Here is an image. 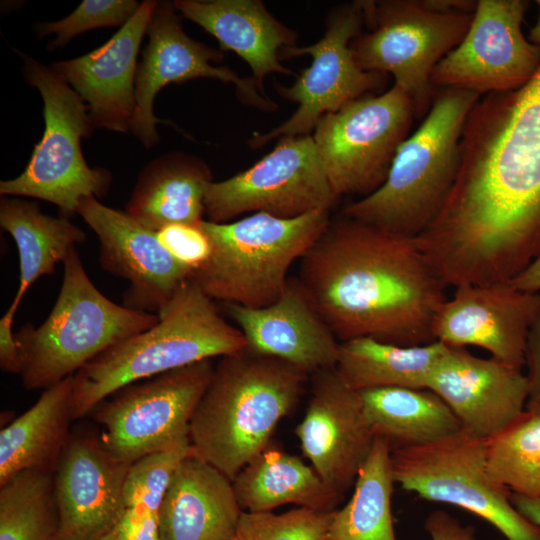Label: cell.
<instances>
[{
  "label": "cell",
  "instance_id": "obj_1",
  "mask_svg": "<svg viewBox=\"0 0 540 540\" xmlns=\"http://www.w3.org/2000/svg\"><path fill=\"white\" fill-rule=\"evenodd\" d=\"M299 261L297 280L340 343L361 337L400 346L436 341L433 320L446 284L417 237L342 214L330 218Z\"/></svg>",
  "mask_w": 540,
  "mask_h": 540
},
{
  "label": "cell",
  "instance_id": "obj_2",
  "mask_svg": "<svg viewBox=\"0 0 540 540\" xmlns=\"http://www.w3.org/2000/svg\"><path fill=\"white\" fill-rule=\"evenodd\" d=\"M309 375L248 347L219 358L190 422L193 454L231 481L268 445Z\"/></svg>",
  "mask_w": 540,
  "mask_h": 540
},
{
  "label": "cell",
  "instance_id": "obj_3",
  "mask_svg": "<svg viewBox=\"0 0 540 540\" xmlns=\"http://www.w3.org/2000/svg\"><path fill=\"white\" fill-rule=\"evenodd\" d=\"M158 316L157 324L111 346L73 375L75 420L127 385L247 347L242 332L189 279Z\"/></svg>",
  "mask_w": 540,
  "mask_h": 540
},
{
  "label": "cell",
  "instance_id": "obj_4",
  "mask_svg": "<svg viewBox=\"0 0 540 540\" xmlns=\"http://www.w3.org/2000/svg\"><path fill=\"white\" fill-rule=\"evenodd\" d=\"M480 97L439 89L423 122L399 147L383 185L345 206L342 214L392 233L420 236L455 183L463 127Z\"/></svg>",
  "mask_w": 540,
  "mask_h": 540
},
{
  "label": "cell",
  "instance_id": "obj_5",
  "mask_svg": "<svg viewBox=\"0 0 540 540\" xmlns=\"http://www.w3.org/2000/svg\"><path fill=\"white\" fill-rule=\"evenodd\" d=\"M63 266L61 288L46 320L37 327L28 322L15 333L19 375L27 390L59 383L111 346L159 321L158 314L116 304L100 292L76 247Z\"/></svg>",
  "mask_w": 540,
  "mask_h": 540
},
{
  "label": "cell",
  "instance_id": "obj_6",
  "mask_svg": "<svg viewBox=\"0 0 540 540\" xmlns=\"http://www.w3.org/2000/svg\"><path fill=\"white\" fill-rule=\"evenodd\" d=\"M328 210L296 218L253 213L233 222H200L210 251L188 279L212 300L263 308L283 293L294 261L326 228Z\"/></svg>",
  "mask_w": 540,
  "mask_h": 540
},
{
  "label": "cell",
  "instance_id": "obj_7",
  "mask_svg": "<svg viewBox=\"0 0 540 540\" xmlns=\"http://www.w3.org/2000/svg\"><path fill=\"white\" fill-rule=\"evenodd\" d=\"M20 55L27 83L42 96L45 129L25 170L0 182V195L48 201L68 218L83 198L105 196L112 176L103 168H90L82 154L81 139L95 128L84 101L52 68Z\"/></svg>",
  "mask_w": 540,
  "mask_h": 540
},
{
  "label": "cell",
  "instance_id": "obj_8",
  "mask_svg": "<svg viewBox=\"0 0 540 540\" xmlns=\"http://www.w3.org/2000/svg\"><path fill=\"white\" fill-rule=\"evenodd\" d=\"M368 31L350 43L365 71L391 74L413 99L417 117L426 116L435 94L436 65L464 38L473 13L444 11L428 0H361Z\"/></svg>",
  "mask_w": 540,
  "mask_h": 540
},
{
  "label": "cell",
  "instance_id": "obj_9",
  "mask_svg": "<svg viewBox=\"0 0 540 540\" xmlns=\"http://www.w3.org/2000/svg\"><path fill=\"white\" fill-rule=\"evenodd\" d=\"M488 440L463 429L436 441L391 453L395 483L420 498L465 509L507 540H540V527L513 505L511 491L490 473Z\"/></svg>",
  "mask_w": 540,
  "mask_h": 540
},
{
  "label": "cell",
  "instance_id": "obj_10",
  "mask_svg": "<svg viewBox=\"0 0 540 540\" xmlns=\"http://www.w3.org/2000/svg\"><path fill=\"white\" fill-rule=\"evenodd\" d=\"M416 117L412 97L395 84L321 117L312 137L335 196L379 189Z\"/></svg>",
  "mask_w": 540,
  "mask_h": 540
},
{
  "label": "cell",
  "instance_id": "obj_11",
  "mask_svg": "<svg viewBox=\"0 0 540 540\" xmlns=\"http://www.w3.org/2000/svg\"><path fill=\"white\" fill-rule=\"evenodd\" d=\"M214 367L212 359L203 360L127 385L101 401L88 415L101 426L104 446L131 465L190 442V422Z\"/></svg>",
  "mask_w": 540,
  "mask_h": 540
},
{
  "label": "cell",
  "instance_id": "obj_12",
  "mask_svg": "<svg viewBox=\"0 0 540 540\" xmlns=\"http://www.w3.org/2000/svg\"><path fill=\"white\" fill-rule=\"evenodd\" d=\"M363 23L361 0L341 4L327 16L326 30L320 40L281 50V60L309 55L312 62L291 86L274 84L283 98L298 107L279 126L263 134L255 133L248 140L252 149L263 147L275 138L308 135L324 115L384 86L387 75L363 70L352 54L350 43L362 32Z\"/></svg>",
  "mask_w": 540,
  "mask_h": 540
},
{
  "label": "cell",
  "instance_id": "obj_13",
  "mask_svg": "<svg viewBox=\"0 0 540 540\" xmlns=\"http://www.w3.org/2000/svg\"><path fill=\"white\" fill-rule=\"evenodd\" d=\"M337 199L308 134L279 138L273 150L250 168L209 183L204 209L207 220L215 223L247 212L296 218L329 211Z\"/></svg>",
  "mask_w": 540,
  "mask_h": 540
},
{
  "label": "cell",
  "instance_id": "obj_14",
  "mask_svg": "<svg viewBox=\"0 0 540 540\" xmlns=\"http://www.w3.org/2000/svg\"><path fill=\"white\" fill-rule=\"evenodd\" d=\"M529 2L479 0L457 47L434 68V89H459L479 96L524 85L540 66V48L522 32Z\"/></svg>",
  "mask_w": 540,
  "mask_h": 540
},
{
  "label": "cell",
  "instance_id": "obj_15",
  "mask_svg": "<svg viewBox=\"0 0 540 540\" xmlns=\"http://www.w3.org/2000/svg\"><path fill=\"white\" fill-rule=\"evenodd\" d=\"M180 13L170 1H158L147 27L148 44L138 64L135 81L136 109L130 125L132 134L146 147L159 141L153 103L161 88L198 78L232 83L245 104L270 112L278 105L261 93L252 77L241 78L227 66H214L223 52L190 38L183 30Z\"/></svg>",
  "mask_w": 540,
  "mask_h": 540
},
{
  "label": "cell",
  "instance_id": "obj_16",
  "mask_svg": "<svg viewBox=\"0 0 540 540\" xmlns=\"http://www.w3.org/2000/svg\"><path fill=\"white\" fill-rule=\"evenodd\" d=\"M99 241V263L129 282L123 305L158 314L190 270L162 244L158 233L125 211L105 206L94 197L83 198L76 210Z\"/></svg>",
  "mask_w": 540,
  "mask_h": 540
},
{
  "label": "cell",
  "instance_id": "obj_17",
  "mask_svg": "<svg viewBox=\"0 0 540 540\" xmlns=\"http://www.w3.org/2000/svg\"><path fill=\"white\" fill-rule=\"evenodd\" d=\"M539 307V293L517 290L508 282L460 285L438 308L433 336L448 347H480L493 359L522 369Z\"/></svg>",
  "mask_w": 540,
  "mask_h": 540
},
{
  "label": "cell",
  "instance_id": "obj_18",
  "mask_svg": "<svg viewBox=\"0 0 540 540\" xmlns=\"http://www.w3.org/2000/svg\"><path fill=\"white\" fill-rule=\"evenodd\" d=\"M295 434L311 466L340 498L354 485L375 439L360 393L336 368L312 374L310 400Z\"/></svg>",
  "mask_w": 540,
  "mask_h": 540
},
{
  "label": "cell",
  "instance_id": "obj_19",
  "mask_svg": "<svg viewBox=\"0 0 540 540\" xmlns=\"http://www.w3.org/2000/svg\"><path fill=\"white\" fill-rule=\"evenodd\" d=\"M130 465L116 458L100 434L73 430L54 473L60 516L57 540H100L124 512Z\"/></svg>",
  "mask_w": 540,
  "mask_h": 540
},
{
  "label": "cell",
  "instance_id": "obj_20",
  "mask_svg": "<svg viewBox=\"0 0 540 540\" xmlns=\"http://www.w3.org/2000/svg\"><path fill=\"white\" fill-rule=\"evenodd\" d=\"M427 388L450 407L461 428L485 440L499 434L526 409L528 382L522 369L448 347Z\"/></svg>",
  "mask_w": 540,
  "mask_h": 540
},
{
  "label": "cell",
  "instance_id": "obj_21",
  "mask_svg": "<svg viewBox=\"0 0 540 540\" xmlns=\"http://www.w3.org/2000/svg\"><path fill=\"white\" fill-rule=\"evenodd\" d=\"M158 1L145 0L102 46L51 66L84 101L95 127L130 131L136 109L137 57Z\"/></svg>",
  "mask_w": 540,
  "mask_h": 540
},
{
  "label": "cell",
  "instance_id": "obj_22",
  "mask_svg": "<svg viewBox=\"0 0 540 540\" xmlns=\"http://www.w3.org/2000/svg\"><path fill=\"white\" fill-rule=\"evenodd\" d=\"M247 347L283 360L307 375L336 368L340 342L313 308L297 279L263 308L222 303Z\"/></svg>",
  "mask_w": 540,
  "mask_h": 540
},
{
  "label": "cell",
  "instance_id": "obj_23",
  "mask_svg": "<svg viewBox=\"0 0 540 540\" xmlns=\"http://www.w3.org/2000/svg\"><path fill=\"white\" fill-rule=\"evenodd\" d=\"M243 510L232 481L191 453L178 466L158 511L161 540H233Z\"/></svg>",
  "mask_w": 540,
  "mask_h": 540
},
{
  "label": "cell",
  "instance_id": "obj_24",
  "mask_svg": "<svg viewBox=\"0 0 540 540\" xmlns=\"http://www.w3.org/2000/svg\"><path fill=\"white\" fill-rule=\"evenodd\" d=\"M185 18L213 35L220 50L233 51L251 68L260 92L270 73L292 75L280 62L282 49L295 46L298 34L278 21L260 0H176Z\"/></svg>",
  "mask_w": 540,
  "mask_h": 540
},
{
  "label": "cell",
  "instance_id": "obj_25",
  "mask_svg": "<svg viewBox=\"0 0 540 540\" xmlns=\"http://www.w3.org/2000/svg\"><path fill=\"white\" fill-rule=\"evenodd\" d=\"M212 181L210 168L198 157L163 155L140 172L125 212L157 233L170 225H196L203 220L205 192Z\"/></svg>",
  "mask_w": 540,
  "mask_h": 540
},
{
  "label": "cell",
  "instance_id": "obj_26",
  "mask_svg": "<svg viewBox=\"0 0 540 540\" xmlns=\"http://www.w3.org/2000/svg\"><path fill=\"white\" fill-rule=\"evenodd\" d=\"M73 375L44 389L0 432V485L25 470L55 473L71 435Z\"/></svg>",
  "mask_w": 540,
  "mask_h": 540
},
{
  "label": "cell",
  "instance_id": "obj_27",
  "mask_svg": "<svg viewBox=\"0 0 540 540\" xmlns=\"http://www.w3.org/2000/svg\"><path fill=\"white\" fill-rule=\"evenodd\" d=\"M232 484L246 512L272 511L286 504L331 511L341 499L311 465L269 445L240 470Z\"/></svg>",
  "mask_w": 540,
  "mask_h": 540
},
{
  "label": "cell",
  "instance_id": "obj_28",
  "mask_svg": "<svg viewBox=\"0 0 540 540\" xmlns=\"http://www.w3.org/2000/svg\"><path fill=\"white\" fill-rule=\"evenodd\" d=\"M0 226L12 236L19 255V286L4 314L14 319L31 285L54 273L56 265L64 263L86 234L66 217L44 214L36 202L9 196H1Z\"/></svg>",
  "mask_w": 540,
  "mask_h": 540
},
{
  "label": "cell",
  "instance_id": "obj_29",
  "mask_svg": "<svg viewBox=\"0 0 540 540\" xmlns=\"http://www.w3.org/2000/svg\"><path fill=\"white\" fill-rule=\"evenodd\" d=\"M359 393L371 431L392 450L427 444L462 429L450 407L428 388L383 387Z\"/></svg>",
  "mask_w": 540,
  "mask_h": 540
},
{
  "label": "cell",
  "instance_id": "obj_30",
  "mask_svg": "<svg viewBox=\"0 0 540 540\" xmlns=\"http://www.w3.org/2000/svg\"><path fill=\"white\" fill-rule=\"evenodd\" d=\"M448 346L434 341L400 346L369 337L341 342L336 370L357 392L383 388H427L429 378Z\"/></svg>",
  "mask_w": 540,
  "mask_h": 540
},
{
  "label": "cell",
  "instance_id": "obj_31",
  "mask_svg": "<svg viewBox=\"0 0 540 540\" xmlns=\"http://www.w3.org/2000/svg\"><path fill=\"white\" fill-rule=\"evenodd\" d=\"M391 453L389 442L376 436L350 500L333 511L328 540H397L392 516L395 481Z\"/></svg>",
  "mask_w": 540,
  "mask_h": 540
},
{
  "label": "cell",
  "instance_id": "obj_32",
  "mask_svg": "<svg viewBox=\"0 0 540 540\" xmlns=\"http://www.w3.org/2000/svg\"><path fill=\"white\" fill-rule=\"evenodd\" d=\"M54 473L25 470L0 485V540H57Z\"/></svg>",
  "mask_w": 540,
  "mask_h": 540
},
{
  "label": "cell",
  "instance_id": "obj_33",
  "mask_svg": "<svg viewBox=\"0 0 540 540\" xmlns=\"http://www.w3.org/2000/svg\"><path fill=\"white\" fill-rule=\"evenodd\" d=\"M488 468L512 493L540 496V412L525 411L488 440Z\"/></svg>",
  "mask_w": 540,
  "mask_h": 540
},
{
  "label": "cell",
  "instance_id": "obj_34",
  "mask_svg": "<svg viewBox=\"0 0 540 540\" xmlns=\"http://www.w3.org/2000/svg\"><path fill=\"white\" fill-rule=\"evenodd\" d=\"M333 511L297 507L275 514L272 511H243L235 540H328Z\"/></svg>",
  "mask_w": 540,
  "mask_h": 540
},
{
  "label": "cell",
  "instance_id": "obj_35",
  "mask_svg": "<svg viewBox=\"0 0 540 540\" xmlns=\"http://www.w3.org/2000/svg\"><path fill=\"white\" fill-rule=\"evenodd\" d=\"M191 453L193 450L188 442L150 453L133 462L124 482L125 508L143 507L158 515L178 466Z\"/></svg>",
  "mask_w": 540,
  "mask_h": 540
},
{
  "label": "cell",
  "instance_id": "obj_36",
  "mask_svg": "<svg viewBox=\"0 0 540 540\" xmlns=\"http://www.w3.org/2000/svg\"><path fill=\"white\" fill-rule=\"evenodd\" d=\"M139 7L140 4L135 0H84L65 18L38 23L35 32L38 38L55 34V39L48 45L49 50H54L86 31L101 27H122Z\"/></svg>",
  "mask_w": 540,
  "mask_h": 540
},
{
  "label": "cell",
  "instance_id": "obj_37",
  "mask_svg": "<svg viewBox=\"0 0 540 540\" xmlns=\"http://www.w3.org/2000/svg\"><path fill=\"white\" fill-rule=\"evenodd\" d=\"M199 224H175L158 232L162 244L190 273L207 259L210 251L209 241Z\"/></svg>",
  "mask_w": 540,
  "mask_h": 540
},
{
  "label": "cell",
  "instance_id": "obj_38",
  "mask_svg": "<svg viewBox=\"0 0 540 540\" xmlns=\"http://www.w3.org/2000/svg\"><path fill=\"white\" fill-rule=\"evenodd\" d=\"M100 540H161L158 515L143 507L126 508Z\"/></svg>",
  "mask_w": 540,
  "mask_h": 540
},
{
  "label": "cell",
  "instance_id": "obj_39",
  "mask_svg": "<svg viewBox=\"0 0 540 540\" xmlns=\"http://www.w3.org/2000/svg\"><path fill=\"white\" fill-rule=\"evenodd\" d=\"M524 366L528 382L526 409L540 412V307L528 332Z\"/></svg>",
  "mask_w": 540,
  "mask_h": 540
},
{
  "label": "cell",
  "instance_id": "obj_40",
  "mask_svg": "<svg viewBox=\"0 0 540 540\" xmlns=\"http://www.w3.org/2000/svg\"><path fill=\"white\" fill-rule=\"evenodd\" d=\"M424 529L431 540H478L472 526L463 525L443 510L432 511L425 519Z\"/></svg>",
  "mask_w": 540,
  "mask_h": 540
},
{
  "label": "cell",
  "instance_id": "obj_41",
  "mask_svg": "<svg viewBox=\"0 0 540 540\" xmlns=\"http://www.w3.org/2000/svg\"><path fill=\"white\" fill-rule=\"evenodd\" d=\"M14 319L3 315L0 319V368L12 374H20L21 360L13 332Z\"/></svg>",
  "mask_w": 540,
  "mask_h": 540
},
{
  "label": "cell",
  "instance_id": "obj_42",
  "mask_svg": "<svg viewBox=\"0 0 540 540\" xmlns=\"http://www.w3.org/2000/svg\"><path fill=\"white\" fill-rule=\"evenodd\" d=\"M508 283L517 290L538 293L540 291V254Z\"/></svg>",
  "mask_w": 540,
  "mask_h": 540
},
{
  "label": "cell",
  "instance_id": "obj_43",
  "mask_svg": "<svg viewBox=\"0 0 540 540\" xmlns=\"http://www.w3.org/2000/svg\"><path fill=\"white\" fill-rule=\"evenodd\" d=\"M511 501L525 518L540 527V496L530 497L511 493Z\"/></svg>",
  "mask_w": 540,
  "mask_h": 540
},
{
  "label": "cell",
  "instance_id": "obj_44",
  "mask_svg": "<svg viewBox=\"0 0 540 540\" xmlns=\"http://www.w3.org/2000/svg\"><path fill=\"white\" fill-rule=\"evenodd\" d=\"M538 8H539V14L537 21L535 25L531 28L528 40L535 46L540 48V0L536 1Z\"/></svg>",
  "mask_w": 540,
  "mask_h": 540
},
{
  "label": "cell",
  "instance_id": "obj_45",
  "mask_svg": "<svg viewBox=\"0 0 540 540\" xmlns=\"http://www.w3.org/2000/svg\"><path fill=\"white\" fill-rule=\"evenodd\" d=\"M233 540H235V539H233Z\"/></svg>",
  "mask_w": 540,
  "mask_h": 540
}]
</instances>
